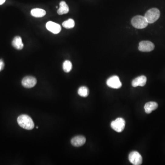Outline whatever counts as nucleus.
Instances as JSON below:
<instances>
[{
    "mask_svg": "<svg viewBox=\"0 0 165 165\" xmlns=\"http://www.w3.org/2000/svg\"><path fill=\"white\" fill-rule=\"evenodd\" d=\"M59 5H60V7L57 10V13L59 15H63V14H66L69 12V6L65 2H61Z\"/></svg>",
    "mask_w": 165,
    "mask_h": 165,
    "instance_id": "nucleus-14",
    "label": "nucleus"
},
{
    "mask_svg": "<svg viewBox=\"0 0 165 165\" xmlns=\"http://www.w3.org/2000/svg\"><path fill=\"white\" fill-rule=\"evenodd\" d=\"M78 93L80 96L86 97L89 96V90L86 87L82 86L78 89Z\"/></svg>",
    "mask_w": 165,
    "mask_h": 165,
    "instance_id": "nucleus-16",
    "label": "nucleus"
},
{
    "mask_svg": "<svg viewBox=\"0 0 165 165\" xmlns=\"http://www.w3.org/2000/svg\"><path fill=\"white\" fill-rule=\"evenodd\" d=\"M86 139L83 136H77L72 138L71 140V143L75 147H80L86 143Z\"/></svg>",
    "mask_w": 165,
    "mask_h": 165,
    "instance_id": "nucleus-11",
    "label": "nucleus"
},
{
    "mask_svg": "<svg viewBox=\"0 0 165 165\" xmlns=\"http://www.w3.org/2000/svg\"><path fill=\"white\" fill-rule=\"evenodd\" d=\"M12 45L17 50H22L24 47V44L21 38L19 36L15 37L12 41Z\"/></svg>",
    "mask_w": 165,
    "mask_h": 165,
    "instance_id": "nucleus-13",
    "label": "nucleus"
},
{
    "mask_svg": "<svg viewBox=\"0 0 165 165\" xmlns=\"http://www.w3.org/2000/svg\"><path fill=\"white\" fill-rule=\"evenodd\" d=\"M4 63L3 60L2 59H0V72L2 71L3 69L4 68Z\"/></svg>",
    "mask_w": 165,
    "mask_h": 165,
    "instance_id": "nucleus-19",
    "label": "nucleus"
},
{
    "mask_svg": "<svg viewBox=\"0 0 165 165\" xmlns=\"http://www.w3.org/2000/svg\"><path fill=\"white\" fill-rule=\"evenodd\" d=\"M36 129H38V126L36 127Z\"/></svg>",
    "mask_w": 165,
    "mask_h": 165,
    "instance_id": "nucleus-21",
    "label": "nucleus"
},
{
    "mask_svg": "<svg viewBox=\"0 0 165 165\" xmlns=\"http://www.w3.org/2000/svg\"><path fill=\"white\" fill-rule=\"evenodd\" d=\"M158 105L157 102L154 101H150L147 102L145 104L144 106V110L146 113L150 114L152 113V111L157 108Z\"/></svg>",
    "mask_w": 165,
    "mask_h": 165,
    "instance_id": "nucleus-12",
    "label": "nucleus"
},
{
    "mask_svg": "<svg viewBox=\"0 0 165 165\" xmlns=\"http://www.w3.org/2000/svg\"><path fill=\"white\" fill-rule=\"evenodd\" d=\"M129 159L130 162L134 165H140L142 163V157L137 151L131 152L129 155Z\"/></svg>",
    "mask_w": 165,
    "mask_h": 165,
    "instance_id": "nucleus-5",
    "label": "nucleus"
},
{
    "mask_svg": "<svg viewBox=\"0 0 165 165\" xmlns=\"http://www.w3.org/2000/svg\"><path fill=\"white\" fill-rule=\"evenodd\" d=\"M132 25L135 28L143 29L145 28L148 25V22L144 16H136L133 17L131 20Z\"/></svg>",
    "mask_w": 165,
    "mask_h": 165,
    "instance_id": "nucleus-2",
    "label": "nucleus"
},
{
    "mask_svg": "<svg viewBox=\"0 0 165 165\" xmlns=\"http://www.w3.org/2000/svg\"><path fill=\"white\" fill-rule=\"evenodd\" d=\"M155 45L150 41H142L139 44V50L140 52H150L153 51Z\"/></svg>",
    "mask_w": 165,
    "mask_h": 165,
    "instance_id": "nucleus-7",
    "label": "nucleus"
},
{
    "mask_svg": "<svg viewBox=\"0 0 165 165\" xmlns=\"http://www.w3.org/2000/svg\"><path fill=\"white\" fill-rule=\"evenodd\" d=\"M75 26V22L72 19H69L62 23V26L66 29L73 28Z\"/></svg>",
    "mask_w": 165,
    "mask_h": 165,
    "instance_id": "nucleus-17",
    "label": "nucleus"
},
{
    "mask_svg": "<svg viewBox=\"0 0 165 165\" xmlns=\"http://www.w3.org/2000/svg\"><path fill=\"white\" fill-rule=\"evenodd\" d=\"M112 129L118 133H121L125 128V121L122 118H117L113 121L111 124Z\"/></svg>",
    "mask_w": 165,
    "mask_h": 165,
    "instance_id": "nucleus-4",
    "label": "nucleus"
},
{
    "mask_svg": "<svg viewBox=\"0 0 165 165\" xmlns=\"http://www.w3.org/2000/svg\"><path fill=\"white\" fill-rule=\"evenodd\" d=\"M37 83V80L32 76H27L22 80V84L26 88H31L34 87Z\"/></svg>",
    "mask_w": 165,
    "mask_h": 165,
    "instance_id": "nucleus-8",
    "label": "nucleus"
},
{
    "mask_svg": "<svg viewBox=\"0 0 165 165\" xmlns=\"http://www.w3.org/2000/svg\"><path fill=\"white\" fill-rule=\"evenodd\" d=\"M63 69L66 72H69L72 69V64L71 62L69 60H66L63 63Z\"/></svg>",
    "mask_w": 165,
    "mask_h": 165,
    "instance_id": "nucleus-18",
    "label": "nucleus"
},
{
    "mask_svg": "<svg viewBox=\"0 0 165 165\" xmlns=\"http://www.w3.org/2000/svg\"><path fill=\"white\" fill-rule=\"evenodd\" d=\"M160 12L159 10L156 8H153L149 10L144 15V17L149 24H152L157 21L160 18Z\"/></svg>",
    "mask_w": 165,
    "mask_h": 165,
    "instance_id": "nucleus-3",
    "label": "nucleus"
},
{
    "mask_svg": "<svg viewBox=\"0 0 165 165\" xmlns=\"http://www.w3.org/2000/svg\"><path fill=\"white\" fill-rule=\"evenodd\" d=\"M19 125L23 129L25 130H33L35 127V124L32 118L27 115H21L17 119Z\"/></svg>",
    "mask_w": 165,
    "mask_h": 165,
    "instance_id": "nucleus-1",
    "label": "nucleus"
},
{
    "mask_svg": "<svg viewBox=\"0 0 165 165\" xmlns=\"http://www.w3.org/2000/svg\"><path fill=\"white\" fill-rule=\"evenodd\" d=\"M46 28L47 30L54 34L60 33L62 29L60 25L52 21H49L46 23Z\"/></svg>",
    "mask_w": 165,
    "mask_h": 165,
    "instance_id": "nucleus-9",
    "label": "nucleus"
},
{
    "mask_svg": "<svg viewBox=\"0 0 165 165\" xmlns=\"http://www.w3.org/2000/svg\"><path fill=\"white\" fill-rule=\"evenodd\" d=\"M6 1V0H0V5H2Z\"/></svg>",
    "mask_w": 165,
    "mask_h": 165,
    "instance_id": "nucleus-20",
    "label": "nucleus"
},
{
    "mask_svg": "<svg viewBox=\"0 0 165 165\" xmlns=\"http://www.w3.org/2000/svg\"><path fill=\"white\" fill-rule=\"evenodd\" d=\"M31 14L35 18H41L45 16L46 12L42 9L34 8L31 11Z\"/></svg>",
    "mask_w": 165,
    "mask_h": 165,
    "instance_id": "nucleus-15",
    "label": "nucleus"
},
{
    "mask_svg": "<svg viewBox=\"0 0 165 165\" xmlns=\"http://www.w3.org/2000/svg\"><path fill=\"white\" fill-rule=\"evenodd\" d=\"M146 77L143 75H142L134 79L132 82V85L134 87L139 86L142 87L146 85Z\"/></svg>",
    "mask_w": 165,
    "mask_h": 165,
    "instance_id": "nucleus-10",
    "label": "nucleus"
},
{
    "mask_svg": "<svg viewBox=\"0 0 165 165\" xmlns=\"http://www.w3.org/2000/svg\"><path fill=\"white\" fill-rule=\"evenodd\" d=\"M106 84L109 87L116 89L120 88L122 86V82L117 76H112L109 78L106 81Z\"/></svg>",
    "mask_w": 165,
    "mask_h": 165,
    "instance_id": "nucleus-6",
    "label": "nucleus"
}]
</instances>
